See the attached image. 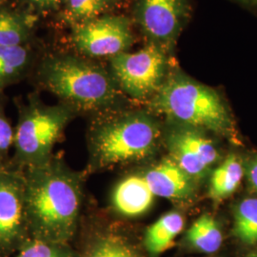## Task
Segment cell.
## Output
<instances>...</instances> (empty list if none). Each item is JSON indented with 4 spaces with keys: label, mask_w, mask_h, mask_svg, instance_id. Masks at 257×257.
Wrapping results in <instances>:
<instances>
[{
    "label": "cell",
    "mask_w": 257,
    "mask_h": 257,
    "mask_svg": "<svg viewBox=\"0 0 257 257\" xmlns=\"http://www.w3.org/2000/svg\"><path fill=\"white\" fill-rule=\"evenodd\" d=\"M132 21L122 16H103L73 27L72 42L83 55L103 57L128 52L135 43Z\"/></svg>",
    "instance_id": "cell-8"
},
{
    "label": "cell",
    "mask_w": 257,
    "mask_h": 257,
    "mask_svg": "<svg viewBox=\"0 0 257 257\" xmlns=\"http://www.w3.org/2000/svg\"><path fill=\"white\" fill-rule=\"evenodd\" d=\"M185 220L177 211H170L148 228L144 236V247L152 256H157L171 248L175 238L183 230Z\"/></svg>",
    "instance_id": "cell-13"
},
{
    "label": "cell",
    "mask_w": 257,
    "mask_h": 257,
    "mask_svg": "<svg viewBox=\"0 0 257 257\" xmlns=\"http://www.w3.org/2000/svg\"><path fill=\"white\" fill-rule=\"evenodd\" d=\"M15 257H74L67 244L33 238L22 243Z\"/></svg>",
    "instance_id": "cell-21"
},
{
    "label": "cell",
    "mask_w": 257,
    "mask_h": 257,
    "mask_svg": "<svg viewBox=\"0 0 257 257\" xmlns=\"http://www.w3.org/2000/svg\"><path fill=\"white\" fill-rule=\"evenodd\" d=\"M32 22L15 11L0 9V46H22L30 37Z\"/></svg>",
    "instance_id": "cell-20"
},
{
    "label": "cell",
    "mask_w": 257,
    "mask_h": 257,
    "mask_svg": "<svg viewBox=\"0 0 257 257\" xmlns=\"http://www.w3.org/2000/svg\"><path fill=\"white\" fill-rule=\"evenodd\" d=\"M44 88L73 109L95 110L116 101L118 86L101 66L74 55H55L40 66Z\"/></svg>",
    "instance_id": "cell-3"
},
{
    "label": "cell",
    "mask_w": 257,
    "mask_h": 257,
    "mask_svg": "<svg viewBox=\"0 0 257 257\" xmlns=\"http://www.w3.org/2000/svg\"><path fill=\"white\" fill-rule=\"evenodd\" d=\"M30 62L31 54L26 47L0 46V92L19 80Z\"/></svg>",
    "instance_id": "cell-18"
},
{
    "label": "cell",
    "mask_w": 257,
    "mask_h": 257,
    "mask_svg": "<svg viewBox=\"0 0 257 257\" xmlns=\"http://www.w3.org/2000/svg\"><path fill=\"white\" fill-rule=\"evenodd\" d=\"M15 133L0 105V168L6 167L10 150L14 146Z\"/></svg>",
    "instance_id": "cell-22"
},
{
    "label": "cell",
    "mask_w": 257,
    "mask_h": 257,
    "mask_svg": "<svg viewBox=\"0 0 257 257\" xmlns=\"http://www.w3.org/2000/svg\"><path fill=\"white\" fill-rule=\"evenodd\" d=\"M1 1H3V0H0V2H1Z\"/></svg>",
    "instance_id": "cell-27"
},
{
    "label": "cell",
    "mask_w": 257,
    "mask_h": 257,
    "mask_svg": "<svg viewBox=\"0 0 257 257\" xmlns=\"http://www.w3.org/2000/svg\"><path fill=\"white\" fill-rule=\"evenodd\" d=\"M191 14V0H135L134 16L148 42L172 55Z\"/></svg>",
    "instance_id": "cell-7"
},
{
    "label": "cell",
    "mask_w": 257,
    "mask_h": 257,
    "mask_svg": "<svg viewBox=\"0 0 257 257\" xmlns=\"http://www.w3.org/2000/svg\"><path fill=\"white\" fill-rule=\"evenodd\" d=\"M186 241L194 250L211 254L221 248L223 232L217 221L210 214L205 213L194 221L188 230Z\"/></svg>",
    "instance_id": "cell-15"
},
{
    "label": "cell",
    "mask_w": 257,
    "mask_h": 257,
    "mask_svg": "<svg viewBox=\"0 0 257 257\" xmlns=\"http://www.w3.org/2000/svg\"><path fill=\"white\" fill-rule=\"evenodd\" d=\"M150 107L178 125L235 138L232 113L220 93L174 70L152 97Z\"/></svg>",
    "instance_id": "cell-2"
},
{
    "label": "cell",
    "mask_w": 257,
    "mask_h": 257,
    "mask_svg": "<svg viewBox=\"0 0 257 257\" xmlns=\"http://www.w3.org/2000/svg\"><path fill=\"white\" fill-rule=\"evenodd\" d=\"M143 176L156 198L182 200L189 198L194 191V180L171 158L154 166Z\"/></svg>",
    "instance_id": "cell-11"
},
{
    "label": "cell",
    "mask_w": 257,
    "mask_h": 257,
    "mask_svg": "<svg viewBox=\"0 0 257 257\" xmlns=\"http://www.w3.org/2000/svg\"><path fill=\"white\" fill-rule=\"evenodd\" d=\"M23 173L28 228L33 237L67 244L76 230L80 211L79 175L55 156Z\"/></svg>",
    "instance_id": "cell-1"
},
{
    "label": "cell",
    "mask_w": 257,
    "mask_h": 257,
    "mask_svg": "<svg viewBox=\"0 0 257 257\" xmlns=\"http://www.w3.org/2000/svg\"><path fill=\"white\" fill-rule=\"evenodd\" d=\"M246 257H257V249L250 251L248 254H247Z\"/></svg>",
    "instance_id": "cell-26"
},
{
    "label": "cell",
    "mask_w": 257,
    "mask_h": 257,
    "mask_svg": "<svg viewBox=\"0 0 257 257\" xmlns=\"http://www.w3.org/2000/svg\"><path fill=\"white\" fill-rule=\"evenodd\" d=\"M170 158L193 180L201 179L219 158L217 148L200 130L178 125L167 138Z\"/></svg>",
    "instance_id": "cell-9"
},
{
    "label": "cell",
    "mask_w": 257,
    "mask_h": 257,
    "mask_svg": "<svg viewBox=\"0 0 257 257\" xmlns=\"http://www.w3.org/2000/svg\"><path fill=\"white\" fill-rule=\"evenodd\" d=\"M160 128L143 112H128L105 120L91 136L92 161L99 168L144 159L158 144Z\"/></svg>",
    "instance_id": "cell-4"
},
{
    "label": "cell",
    "mask_w": 257,
    "mask_h": 257,
    "mask_svg": "<svg viewBox=\"0 0 257 257\" xmlns=\"http://www.w3.org/2000/svg\"><path fill=\"white\" fill-rule=\"evenodd\" d=\"M118 0H64L62 17L73 27L100 18L113 9Z\"/></svg>",
    "instance_id": "cell-19"
},
{
    "label": "cell",
    "mask_w": 257,
    "mask_h": 257,
    "mask_svg": "<svg viewBox=\"0 0 257 257\" xmlns=\"http://www.w3.org/2000/svg\"><path fill=\"white\" fill-rule=\"evenodd\" d=\"M245 174L251 189L257 193V154L248 159L245 166Z\"/></svg>",
    "instance_id": "cell-23"
},
{
    "label": "cell",
    "mask_w": 257,
    "mask_h": 257,
    "mask_svg": "<svg viewBox=\"0 0 257 257\" xmlns=\"http://www.w3.org/2000/svg\"><path fill=\"white\" fill-rule=\"evenodd\" d=\"M232 231L242 244L257 246V197H245L235 205Z\"/></svg>",
    "instance_id": "cell-17"
},
{
    "label": "cell",
    "mask_w": 257,
    "mask_h": 257,
    "mask_svg": "<svg viewBox=\"0 0 257 257\" xmlns=\"http://www.w3.org/2000/svg\"><path fill=\"white\" fill-rule=\"evenodd\" d=\"M245 175L242 160L235 155L227 156L211 174L209 194L212 200L221 201L235 193Z\"/></svg>",
    "instance_id": "cell-14"
},
{
    "label": "cell",
    "mask_w": 257,
    "mask_h": 257,
    "mask_svg": "<svg viewBox=\"0 0 257 257\" xmlns=\"http://www.w3.org/2000/svg\"><path fill=\"white\" fill-rule=\"evenodd\" d=\"M73 114L74 109L64 103L50 106L32 100L23 106L15 131V163L26 170L49 162Z\"/></svg>",
    "instance_id": "cell-5"
},
{
    "label": "cell",
    "mask_w": 257,
    "mask_h": 257,
    "mask_svg": "<svg viewBox=\"0 0 257 257\" xmlns=\"http://www.w3.org/2000/svg\"><path fill=\"white\" fill-rule=\"evenodd\" d=\"M169 57L162 48L147 42L136 53L126 52L110 57L111 75L120 89L132 98H152L169 74Z\"/></svg>",
    "instance_id": "cell-6"
},
{
    "label": "cell",
    "mask_w": 257,
    "mask_h": 257,
    "mask_svg": "<svg viewBox=\"0 0 257 257\" xmlns=\"http://www.w3.org/2000/svg\"><path fill=\"white\" fill-rule=\"evenodd\" d=\"M27 230L24 173L0 168V248L17 244Z\"/></svg>",
    "instance_id": "cell-10"
},
{
    "label": "cell",
    "mask_w": 257,
    "mask_h": 257,
    "mask_svg": "<svg viewBox=\"0 0 257 257\" xmlns=\"http://www.w3.org/2000/svg\"><path fill=\"white\" fill-rule=\"evenodd\" d=\"M83 257H146L128 239L115 232H106L92 240Z\"/></svg>",
    "instance_id": "cell-16"
},
{
    "label": "cell",
    "mask_w": 257,
    "mask_h": 257,
    "mask_svg": "<svg viewBox=\"0 0 257 257\" xmlns=\"http://www.w3.org/2000/svg\"><path fill=\"white\" fill-rule=\"evenodd\" d=\"M143 175H132L120 180L111 193V206L126 217H137L147 212L156 200Z\"/></svg>",
    "instance_id": "cell-12"
},
{
    "label": "cell",
    "mask_w": 257,
    "mask_h": 257,
    "mask_svg": "<svg viewBox=\"0 0 257 257\" xmlns=\"http://www.w3.org/2000/svg\"><path fill=\"white\" fill-rule=\"evenodd\" d=\"M32 4L41 9H49L58 5L62 0H28Z\"/></svg>",
    "instance_id": "cell-25"
},
{
    "label": "cell",
    "mask_w": 257,
    "mask_h": 257,
    "mask_svg": "<svg viewBox=\"0 0 257 257\" xmlns=\"http://www.w3.org/2000/svg\"><path fill=\"white\" fill-rule=\"evenodd\" d=\"M242 8L257 16V0H230Z\"/></svg>",
    "instance_id": "cell-24"
}]
</instances>
